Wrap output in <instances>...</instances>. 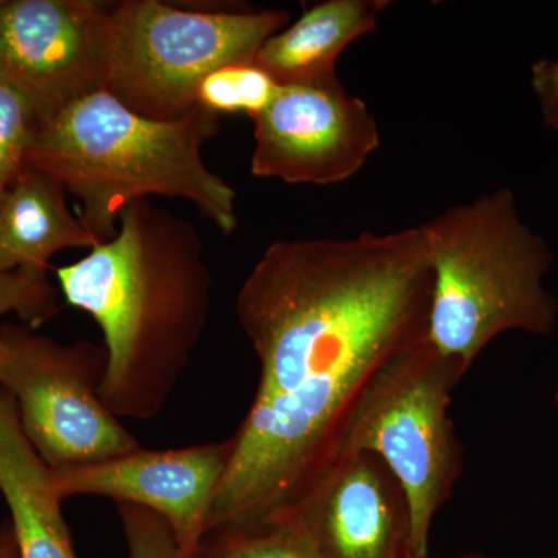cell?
<instances>
[{"instance_id": "obj_1", "label": "cell", "mask_w": 558, "mask_h": 558, "mask_svg": "<svg viewBox=\"0 0 558 558\" xmlns=\"http://www.w3.org/2000/svg\"><path fill=\"white\" fill-rule=\"evenodd\" d=\"M429 303L422 226L281 240L264 250L234 301L259 379L230 438L218 519H264L306 492L339 457L369 381L427 337Z\"/></svg>"}, {"instance_id": "obj_2", "label": "cell", "mask_w": 558, "mask_h": 558, "mask_svg": "<svg viewBox=\"0 0 558 558\" xmlns=\"http://www.w3.org/2000/svg\"><path fill=\"white\" fill-rule=\"evenodd\" d=\"M69 306L105 337L102 403L149 421L163 410L199 347L211 312V269L199 231L149 199L121 211L112 240L54 270Z\"/></svg>"}, {"instance_id": "obj_3", "label": "cell", "mask_w": 558, "mask_h": 558, "mask_svg": "<svg viewBox=\"0 0 558 558\" xmlns=\"http://www.w3.org/2000/svg\"><path fill=\"white\" fill-rule=\"evenodd\" d=\"M219 128V116L199 105L179 120H150L100 90L40 124L27 167L80 201L81 222L98 244L112 240L128 205L150 196L189 201L231 234L240 226L236 191L202 157Z\"/></svg>"}, {"instance_id": "obj_4", "label": "cell", "mask_w": 558, "mask_h": 558, "mask_svg": "<svg viewBox=\"0 0 558 558\" xmlns=\"http://www.w3.org/2000/svg\"><path fill=\"white\" fill-rule=\"evenodd\" d=\"M432 270L428 340L472 368L506 332L549 336L558 301L543 286L549 244L520 218L515 194L498 189L421 223Z\"/></svg>"}, {"instance_id": "obj_5", "label": "cell", "mask_w": 558, "mask_h": 558, "mask_svg": "<svg viewBox=\"0 0 558 558\" xmlns=\"http://www.w3.org/2000/svg\"><path fill=\"white\" fill-rule=\"evenodd\" d=\"M284 10H193L159 0L109 2L100 25L105 90L145 119L174 121L197 108L202 80L255 62L289 22Z\"/></svg>"}, {"instance_id": "obj_6", "label": "cell", "mask_w": 558, "mask_h": 558, "mask_svg": "<svg viewBox=\"0 0 558 558\" xmlns=\"http://www.w3.org/2000/svg\"><path fill=\"white\" fill-rule=\"evenodd\" d=\"M465 374L424 337L369 381L341 442L339 454H376L399 481L409 501L414 557H428L433 521L461 478L464 454L450 405Z\"/></svg>"}, {"instance_id": "obj_7", "label": "cell", "mask_w": 558, "mask_h": 558, "mask_svg": "<svg viewBox=\"0 0 558 558\" xmlns=\"http://www.w3.org/2000/svg\"><path fill=\"white\" fill-rule=\"evenodd\" d=\"M106 349L62 344L28 326L0 328V388L16 403L22 432L51 470L140 449L102 403Z\"/></svg>"}, {"instance_id": "obj_8", "label": "cell", "mask_w": 558, "mask_h": 558, "mask_svg": "<svg viewBox=\"0 0 558 558\" xmlns=\"http://www.w3.org/2000/svg\"><path fill=\"white\" fill-rule=\"evenodd\" d=\"M253 123L250 171L289 185L347 182L380 146L379 126L368 106L344 89L339 75L281 84Z\"/></svg>"}, {"instance_id": "obj_9", "label": "cell", "mask_w": 558, "mask_h": 558, "mask_svg": "<svg viewBox=\"0 0 558 558\" xmlns=\"http://www.w3.org/2000/svg\"><path fill=\"white\" fill-rule=\"evenodd\" d=\"M108 3L7 0L0 5V80L27 98L39 126L105 90L100 25Z\"/></svg>"}, {"instance_id": "obj_10", "label": "cell", "mask_w": 558, "mask_h": 558, "mask_svg": "<svg viewBox=\"0 0 558 558\" xmlns=\"http://www.w3.org/2000/svg\"><path fill=\"white\" fill-rule=\"evenodd\" d=\"M230 454V439L186 449H137L53 469L51 478L62 501L90 495L153 510L170 526L179 558H189L207 532Z\"/></svg>"}, {"instance_id": "obj_11", "label": "cell", "mask_w": 558, "mask_h": 558, "mask_svg": "<svg viewBox=\"0 0 558 558\" xmlns=\"http://www.w3.org/2000/svg\"><path fill=\"white\" fill-rule=\"evenodd\" d=\"M326 558H411L405 492L376 454L341 453L292 508Z\"/></svg>"}, {"instance_id": "obj_12", "label": "cell", "mask_w": 558, "mask_h": 558, "mask_svg": "<svg viewBox=\"0 0 558 558\" xmlns=\"http://www.w3.org/2000/svg\"><path fill=\"white\" fill-rule=\"evenodd\" d=\"M0 494L20 558H78L51 469L22 432L16 403L0 388Z\"/></svg>"}, {"instance_id": "obj_13", "label": "cell", "mask_w": 558, "mask_h": 558, "mask_svg": "<svg viewBox=\"0 0 558 558\" xmlns=\"http://www.w3.org/2000/svg\"><path fill=\"white\" fill-rule=\"evenodd\" d=\"M388 0H325L264 43L256 64L278 84L312 83L337 76L340 54L376 31Z\"/></svg>"}, {"instance_id": "obj_14", "label": "cell", "mask_w": 558, "mask_h": 558, "mask_svg": "<svg viewBox=\"0 0 558 558\" xmlns=\"http://www.w3.org/2000/svg\"><path fill=\"white\" fill-rule=\"evenodd\" d=\"M65 191L46 172L27 167L0 196V270H49L54 253L94 248L89 230L73 216Z\"/></svg>"}, {"instance_id": "obj_15", "label": "cell", "mask_w": 558, "mask_h": 558, "mask_svg": "<svg viewBox=\"0 0 558 558\" xmlns=\"http://www.w3.org/2000/svg\"><path fill=\"white\" fill-rule=\"evenodd\" d=\"M189 558H326L292 510L208 529Z\"/></svg>"}, {"instance_id": "obj_16", "label": "cell", "mask_w": 558, "mask_h": 558, "mask_svg": "<svg viewBox=\"0 0 558 558\" xmlns=\"http://www.w3.org/2000/svg\"><path fill=\"white\" fill-rule=\"evenodd\" d=\"M279 86L256 62H236L205 76L197 87L196 102L219 117L245 113L255 120L275 100Z\"/></svg>"}, {"instance_id": "obj_17", "label": "cell", "mask_w": 558, "mask_h": 558, "mask_svg": "<svg viewBox=\"0 0 558 558\" xmlns=\"http://www.w3.org/2000/svg\"><path fill=\"white\" fill-rule=\"evenodd\" d=\"M39 121L31 102L0 80V196L27 168Z\"/></svg>"}, {"instance_id": "obj_18", "label": "cell", "mask_w": 558, "mask_h": 558, "mask_svg": "<svg viewBox=\"0 0 558 558\" xmlns=\"http://www.w3.org/2000/svg\"><path fill=\"white\" fill-rule=\"evenodd\" d=\"M58 312V292L47 271L0 270V319L16 314L28 328L35 329Z\"/></svg>"}, {"instance_id": "obj_19", "label": "cell", "mask_w": 558, "mask_h": 558, "mask_svg": "<svg viewBox=\"0 0 558 558\" xmlns=\"http://www.w3.org/2000/svg\"><path fill=\"white\" fill-rule=\"evenodd\" d=\"M130 558H179L178 543L167 521L153 510L117 502Z\"/></svg>"}, {"instance_id": "obj_20", "label": "cell", "mask_w": 558, "mask_h": 558, "mask_svg": "<svg viewBox=\"0 0 558 558\" xmlns=\"http://www.w3.org/2000/svg\"><path fill=\"white\" fill-rule=\"evenodd\" d=\"M531 84L543 121L558 134V61L539 60L532 65Z\"/></svg>"}, {"instance_id": "obj_21", "label": "cell", "mask_w": 558, "mask_h": 558, "mask_svg": "<svg viewBox=\"0 0 558 558\" xmlns=\"http://www.w3.org/2000/svg\"><path fill=\"white\" fill-rule=\"evenodd\" d=\"M0 558H20L16 538L9 523L0 524Z\"/></svg>"}, {"instance_id": "obj_22", "label": "cell", "mask_w": 558, "mask_h": 558, "mask_svg": "<svg viewBox=\"0 0 558 558\" xmlns=\"http://www.w3.org/2000/svg\"><path fill=\"white\" fill-rule=\"evenodd\" d=\"M453 558H487V557L480 556V554H468V556H459V557H453Z\"/></svg>"}, {"instance_id": "obj_23", "label": "cell", "mask_w": 558, "mask_h": 558, "mask_svg": "<svg viewBox=\"0 0 558 558\" xmlns=\"http://www.w3.org/2000/svg\"><path fill=\"white\" fill-rule=\"evenodd\" d=\"M556 405H557V410H558V385H557V392H556Z\"/></svg>"}, {"instance_id": "obj_24", "label": "cell", "mask_w": 558, "mask_h": 558, "mask_svg": "<svg viewBox=\"0 0 558 558\" xmlns=\"http://www.w3.org/2000/svg\"><path fill=\"white\" fill-rule=\"evenodd\" d=\"M411 558H428V557H414V556H411Z\"/></svg>"}, {"instance_id": "obj_25", "label": "cell", "mask_w": 558, "mask_h": 558, "mask_svg": "<svg viewBox=\"0 0 558 558\" xmlns=\"http://www.w3.org/2000/svg\"><path fill=\"white\" fill-rule=\"evenodd\" d=\"M3 0H0V5H2Z\"/></svg>"}]
</instances>
